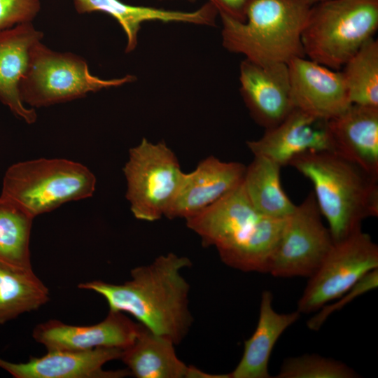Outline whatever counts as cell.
I'll list each match as a JSON object with an SVG mask.
<instances>
[{
  "label": "cell",
  "instance_id": "1",
  "mask_svg": "<svg viewBox=\"0 0 378 378\" xmlns=\"http://www.w3.org/2000/svg\"><path fill=\"white\" fill-rule=\"evenodd\" d=\"M190 259L174 253L161 255L150 264L131 270V279L122 284L96 280L80 284L107 302L109 310L128 313L151 332L179 344L193 318L189 310L190 285L181 271Z\"/></svg>",
  "mask_w": 378,
  "mask_h": 378
},
{
  "label": "cell",
  "instance_id": "2",
  "mask_svg": "<svg viewBox=\"0 0 378 378\" xmlns=\"http://www.w3.org/2000/svg\"><path fill=\"white\" fill-rule=\"evenodd\" d=\"M308 178L333 242L361 230L363 220L378 216V178L331 150L308 151L289 162Z\"/></svg>",
  "mask_w": 378,
  "mask_h": 378
},
{
  "label": "cell",
  "instance_id": "3",
  "mask_svg": "<svg viewBox=\"0 0 378 378\" xmlns=\"http://www.w3.org/2000/svg\"><path fill=\"white\" fill-rule=\"evenodd\" d=\"M311 7L302 0H251L244 22L219 15L223 46L261 64L304 57L301 36Z\"/></svg>",
  "mask_w": 378,
  "mask_h": 378
},
{
  "label": "cell",
  "instance_id": "4",
  "mask_svg": "<svg viewBox=\"0 0 378 378\" xmlns=\"http://www.w3.org/2000/svg\"><path fill=\"white\" fill-rule=\"evenodd\" d=\"M378 28V0H326L313 5L302 32L305 56L334 70Z\"/></svg>",
  "mask_w": 378,
  "mask_h": 378
},
{
  "label": "cell",
  "instance_id": "5",
  "mask_svg": "<svg viewBox=\"0 0 378 378\" xmlns=\"http://www.w3.org/2000/svg\"><path fill=\"white\" fill-rule=\"evenodd\" d=\"M96 184L94 174L80 162L41 158L10 166L0 196L36 218L67 202L92 197Z\"/></svg>",
  "mask_w": 378,
  "mask_h": 378
},
{
  "label": "cell",
  "instance_id": "6",
  "mask_svg": "<svg viewBox=\"0 0 378 378\" xmlns=\"http://www.w3.org/2000/svg\"><path fill=\"white\" fill-rule=\"evenodd\" d=\"M136 78L103 79L90 74L87 61L69 52L52 50L42 42L33 48L20 84L22 101L31 108L47 107L86 97L89 93L120 87Z\"/></svg>",
  "mask_w": 378,
  "mask_h": 378
},
{
  "label": "cell",
  "instance_id": "7",
  "mask_svg": "<svg viewBox=\"0 0 378 378\" xmlns=\"http://www.w3.org/2000/svg\"><path fill=\"white\" fill-rule=\"evenodd\" d=\"M126 198L134 216L155 221L164 216L180 186L184 172L167 144L143 138L129 150L123 169Z\"/></svg>",
  "mask_w": 378,
  "mask_h": 378
},
{
  "label": "cell",
  "instance_id": "8",
  "mask_svg": "<svg viewBox=\"0 0 378 378\" xmlns=\"http://www.w3.org/2000/svg\"><path fill=\"white\" fill-rule=\"evenodd\" d=\"M378 269V246L361 230L335 242L310 276L298 302L300 314L318 311L352 288L363 276Z\"/></svg>",
  "mask_w": 378,
  "mask_h": 378
},
{
  "label": "cell",
  "instance_id": "9",
  "mask_svg": "<svg viewBox=\"0 0 378 378\" xmlns=\"http://www.w3.org/2000/svg\"><path fill=\"white\" fill-rule=\"evenodd\" d=\"M313 192L287 218L267 273L276 277H310L334 242L322 220Z\"/></svg>",
  "mask_w": 378,
  "mask_h": 378
},
{
  "label": "cell",
  "instance_id": "10",
  "mask_svg": "<svg viewBox=\"0 0 378 378\" xmlns=\"http://www.w3.org/2000/svg\"><path fill=\"white\" fill-rule=\"evenodd\" d=\"M239 83L251 118L265 130L279 124L295 108L286 63L261 64L245 58L239 65Z\"/></svg>",
  "mask_w": 378,
  "mask_h": 378
},
{
  "label": "cell",
  "instance_id": "11",
  "mask_svg": "<svg viewBox=\"0 0 378 378\" xmlns=\"http://www.w3.org/2000/svg\"><path fill=\"white\" fill-rule=\"evenodd\" d=\"M262 216L253 206L241 183L186 220L188 227L200 237L204 246H214L220 254L247 240Z\"/></svg>",
  "mask_w": 378,
  "mask_h": 378
},
{
  "label": "cell",
  "instance_id": "12",
  "mask_svg": "<svg viewBox=\"0 0 378 378\" xmlns=\"http://www.w3.org/2000/svg\"><path fill=\"white\" fill-rule=\"evenodd\" d=\"M141 327L122 312L109 310L101 322L72 326L52 319L36 326L32 337L47 351H86L101 347L124 349L135 341Z\"/></svg>",
  "mask_w": 378,
  "mask_h": 378
},
{
  "label": "cell",
  "instance_id": "13",
  "mask_svg": "<svg viewBox=\"0 0 378 378\" xmlns=\"http://www.w3.org/2000/svg\"><path fill=\"white\" fill-rule=\"evenodd\" d=\"M287 64L295 108L328 120L351 104L341 70L305 57H294Z\"/></svg>",
  "mask_w": 378,
  "mask_h": 378
},
{
  "label": "cell",
  "instance_id": "14",
  "mask_svg": "<svg viewBox=\"0 0 378 378\" xmlns=\"http://www.w3.org/2000/svg\"><path fill=\"white\" fill-rule=\"evenodd\" d=\"M246 145L254 156L268 158L281 167L295 156L308 152L331 150L328 120L294 108L277 125Z\"/></svg>",
  "mask_w": 378,
  "mask_h": 378
},
{
  "label": "cell",
  "instance_id": "15",
  "mask_svg": "<svg viewBox=\"0 0 378 378\" xmlns=\"http://www.w3.org/2000/svg\"><path fill=\"white\" fill-rule=\"evenodd\" d=\"M122 349L101 347L86 351H47L41 357L25 363H11L0 358V368L15 378H120L131 375L127 369L104 370L108 361L120 359Z\"/></svg>",
  "mask_w": 378,
  "mask_h": 378
},
{
  "label": "cell",
  "instance_id": "16",
  "mask_svg": "<svg viewBox=\"0 0 378 378\" xmlns=\"http://www.w3.org/2000/svg\"><path fill=\"white\" fill-rule=\"evenodd\" d=\"M246 166L223 162L211 155L195 170L184 173L180 186L165 217L186 219L202 211L239 186Z\"/></svg>",
  "mask_w": 378,
  "mask_h": 378
},
{
  "label": "cell",
  "instance_id": "17",
  "mask_svg": "<svg viewBox=\"0 0 378 378\" xmlns=\"http://www.w3.org/2000/svg\"><path fill=\"white\" fill-rule=\"evenodd\" d=\"M43 38L32 22L0 30V102L27 124L37 120L34 108L27 107L20 94V84L33 48Z\"/></svg>",
  "mask_w": 378,
  "mask_h": 378
},
{
  "label": "cell",
  "instance_id": "18",
  "mask_svg": "<svg viewBox=\"0 0 378 378\" xmlns=\"http://www.w3.org/2000/svg\"><path fill=\"white\" fill-rule=\"evenodd\" d=\"M79 14L99 11L113 17L126 36L125 52H132L138 43L142 23L148 21L182 22L213 27L218 13L209 1L193 11L169 10L149 6H133L120 0H73Z\"/></svg>",
  "mask_w": 378,
  "mask_h": 378
},
{
  "label": "cell",
  "instance_id": "19",
  "mask_svg": "<svg viewBox=\"0 0 378 378\" xmlns=\"http://www.w3.org/2000/svg\"><path fill=\"white\" fill-rule=\"evenodd\" d=\"M328 127L332 151L378 178V108L351 104Z\"/></svg>",
  "mask_w": 378,
  "mask_h": 378
},
{
  "label": "cell",
  "instance_id": "20",
  "mask_svg": "<svg viewBox=\"0 0 378 378\" xmlns=\"http://www.w3.org/2000/svg\"><path fill=\"white\" fill-rule=\"evenodd\" d=\"M273 295L262 293L257 326L244 342L242 357L229 378H269V361L275 344L283 332L300 316L298 311L287 314L276 312L272 307Z\"/></svg>",
  "mask_w": 378,
  "mask_h": 378
},
{
  "label": "cell",
  "instance_id": "21",
  "mask_svg": "<svg viewBox=\"0 0 378 378\" xmlns=\"http://www.w3.org/2000/svg\"><path fill=\"white\" fill-rule=\"evenodd\" d=\"M174 345L141 325L135 341L122 349L120 359L137 378H188L190 366L177 357Z\"/></svg>",
  "mask_w": 378,
  "mask_h": 378
},
{
  "label": "cell",
  "instance_id": "22",
  "mask_svg": "<svg viewBox=\"0 0 378 378\" xmlns=\"http://www.w3.org/2000/svg\"><path fill=\"white\" fill-rule=\"evenodd\" d=\"M281 168L277 163L261 156H254L246 167L244 189L254 209L263 216L284 218L295 209L296 205L281 186Z\"/></svg>",
  "mask_w": 378,
  "mask_h": 378
},
{
  "label": "cell",
  "instance_id": "23",
  "mask_svg": "<svg viewBox=\"0 0 378 378\" xmlns=\"http://www.w3.org/2000/svg\"><path fill=\"white\" fill-rule=\"evenodd\" d=\"M49 300L48 288L33 270L0 265V325L38 309Z\"/></svg>",
  "mask_w": 378,
  "mask_h": 378
},
{
  "label": "cell",
  "instance_id": "24",
  "mask_svg": "<svg viewBox=\"0 0 378 378\" xmlns=\"http://www.w3.org/2000/svg\"><path fill=\"white\" fill-rule=\"evenodd\" d=\"M31 215L14 202L0 196V265L32 270L30 237Z\"/></svg>",
  "mask_w": 378,
  "mask_h": 378
},
{
  "label": "cell",
  "instance_id": "25",
  "mask_svg": "<svg viewBox=\"0 0 378 378\" xmlns=\"http://www.w3.org/2000/svg\"><path fill=\"white\" fill-rule=\"evenodd\" d=\"M287 218L262 216L247 240L219 254L221 260L231 267L244 272L267 273L270 259Z\"/></svg>",
  "mask_w": 378,
  "mask_h": 378
},
{
  "label": "cell",
  "instance_id": "26",
  "mask_svg": "<svg viewBox=\"0 0 378 378\" xmlns=\"http://www.w3.org/2000/svg\"><path fill=\"white\" fill-rule=\"evenodd\" d=\"M351 104L378 108V41H367L340 69Z\"/></svg>",
  "mask_w": 378,
  "mask_h": 378
},
{
  "label": "cell",
  "instance_id": "27",
  "mask_svg": "<svg viewBox=\"0 0 378 378\" xmlns=\"http://www.w3.org/2000/svg\"><path fill=\"white\" fill-rule=\"evenodd\" d=\"M357 372L344 363L317 354L285 359L278 378H355Z\"/></svg>",
  "mask_w": 378,
  "mask_h": 378
},
{
  "label": "cell",
  "instance_id": "28",
  "mask_svg": "<svg viewBox=\"0 0 378 378\" xmlns=\"http://www.w3.org/2000/svg\"><path fill=\"white\" fill-rule=\"evenodd\" d=\"M378 286V269L373 270L363 276L352 288L337 298L335 303L326 304L307 323L312 330H318L326 319L335 312L340 310L351 301Z\"/></svg>",
  "mask_w": 378,
  "mask_h": 378
},
{
  "label": "cell",
  "instance_id": "29",
  "mask_svg": "<svg viewBox=\"0 0 378 378\" xmlns=\"http://www.w3.org/2000/svg\"><path fill=\"white\" fill-rule=\"evenodd\" d=\"M41 7L40 0H0V30L32 22Z\"/></svg>",
  "mask_w": 378,
  "mask_h": 378
},
{
  "label": "cell",
  "instance_id": "30",
  "mask_svg": "<svg viewBox=\"0 0 378 378\" xmlns=\"http://www.w3.org/2000/svg\"><path fill=\"white\" fill-rule=\"evenodd\" d=\"M251 0H209L218 15H224L239 22L246 20V10Z\"/></svg>",
  "mask_w": 378,
  "mask_h": 378
},
{
  "label": "cell",
  "instance_id": "31",
  "mask_svg": "<svg viewBox=\"0 0 378 378\" xmlns=\"http://www.w3.org/2000/svg\"><path fill=\"white\" fill-rule=\"evenodd\" d=\"M302 1H304L307 4L312 6L313 5H314L316 4H318L319 2H321V1H326V0H302Z\"/></svg>",
  "mask_w": 378,
  "mask_h": 378
},
{
  "label": "cell",
  "instance_id": "32",
  "mask_svg": "<svg viewBox=\"0 0 378 378\" xmlns=\"http://www.w3.org/2000/svg\"><path fill=\"white\" fill-rule=\"evenodd\" d=\"M160 1H163V0H160ZM185 1H189V2H195L196 0H185Z\"/></svg>",
  "mask_w": 378,
  "mask_h": 378
}]
</instances>
